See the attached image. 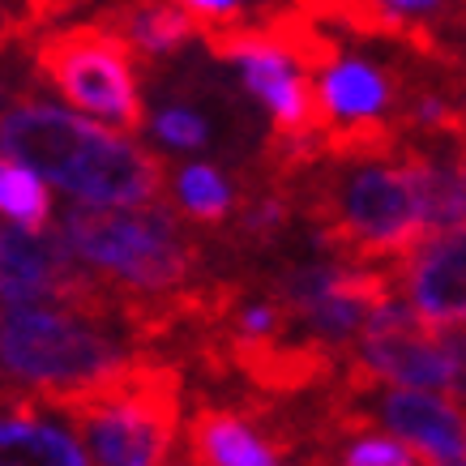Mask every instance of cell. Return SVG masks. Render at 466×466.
Returning <instances> with one entry per match:
<instances>
[{"instance_id":"obj_19","label":"cell","mask_w":466,"mask_h":466,"mask_svg":"<svg viewBox=\"0 0 466 466\" xmlns=\"http://www.w3.org/2000/svg\"><path fill=\"white\" fill-rule=\"evenodd\" d=\"M206 133L210 128H206L201 112H193V107H163L155 116V137L163 146H171V150H201Z\"/></svg>"},{"instance_id":"obj_13","label":"cell","mask_w":466,"mask_h":466,"mask_svg":"<svg viewBox=\"0 0 466 466\" xmlns=\"http://www.w3.org/2000/svg\"><path fill=\"white\" fill-rule=\"evenodd\" d=\"M0 466H90L69 428L39 415H0Z\"/></svg>"},{"instance_id":"obj_21","label":"cell","mask_w":466,"mask_h":466,"mask_svg":"<svg viewBox=\"0 0 466 466\" xmlns=\"http://www.w3.org/2000/svg\"><path fill=\"white\" fill-rule=\"evenodd\" d=\"M236 329H240L244 347H266V339L279 329V312L266 309V304H253V309H244L236 317Z\"/></svg>"},{"instance_id":"obj_14","label":"cell","mask_w":466,"mask_h":466,"mask_svg":"<svg viewBox=\"0 0 466 466\" xmlns=\"http://www.w3.org/2000/svg\"><path fill=\"white\" fill-rule=\"evenodd\" d=\"M188 441H193V453L201 466H279L274 450L236 415L206 410L193 420Z\"/></svg>"},{"instance_id":"obj_20","label":"cell","mask_w":466,"mask_h":466,"mask_svg":"<svg viewBox=\"0 0 466 466\" xmlns=\"http://www.w3.org/2000/svg\"><path fill=\"white\" fill-rule=\"evenodd\" d=\"M342 466H415V453L398 437H360L347 445Z\"/></svg>"},{"instance_id":"obj_9","label":"cell","mask_w":466,"mask_h":466,"mask_svg":"<svg viewBox=\"0 0 466 466\" xmlns=\"http://www.w3.org/2000/svg\"><path fill=\"white\" fill-rule=\"evenodd\" d=\"M218 52L236 65L244 90L274 116V125L283 133L299 137L317 125V95L291 43L274 35H223Z\"/></svg>"},{"instance_id":"obj_3","label":"cell","mask_w":466,"mask_h":466,"mask_svg":"<svg viewBox=\"0 0 466 466\" xmlns=\"http://www.w3.org/2000/svg\"><path fill=\"white\" fill-rule=\"evenodd\" d=\"M60 248L73 266L133 291H171L188 279V244L167 210H86L60 218Z\"/></svg>"},{"instance_id":"obj_12","label":"cell","mask_w":466,"mask_h":466,"mask_svg":"<svg viewBox=\"0 0 466 466\" xmlns=\"http://www.w3.org/2000/svg\"><path fill=\"white\" fill-rule=\"evenodd\" d=\"M317 103L342 128L347 146H372L377 142L372 125L381 120L385 103H390V82L368 60H329L321 69V82H317Z\"/></svg>"},{"instance_id":"obj_18","label":"cell","mask_w":466,"mask_h":466,"mask_svg":"<svg viewBox=\"0 0 466 466\" xmlns=\"http://www.w3.org/2000/svg\"><path fill=\"white\" fill-rule=\"evenodd\" d=\"M176 198L193 218L201 223H218L231 210V188H227L223 171H214L210 163H188L176 176Z\"/></svg>"},{"instance_id":"obj_4","label":"cell","mask_w":466,"mask_h":466,"mask_svg":"<svg viewBox=\"0 0 466 466\" xmlns=\"http://www.w3.org/2000/svg\"><path fill=\"white\" fill-rule=\"evenodd\" d=\"M95 466H158L176 437V381L163 368H137L65 402Z\"/></svg>"},{"instance_id":"obj_5","label":"cell","mask_w":466,"mask_h":466,"mask_svg":"<svg viewBox=\"0 0 466 466\" xmlns=\"http://www.w3.org/2000/svg\"><path fill=\"white\" fill-rule=\"evenodd\" d=\"M329 223L351 253L410 257L428 240L415 158H364L342 171L329 198Z\"/></svg>"},{"instance_id":"obj_7","label":"cell","mask_w":466,"mask_h":466,"mask_svg":"<svg viewBox=\"0 0 466 466\" xmlns=\"http://www.w3.org/2000/svg\"><path fill=\"white\" fill-rule=\"evenodd\" d=\"M69 304L95 312V283L73 266L60 240L0 223V309Z\"/></svg>"},{"instance_id":"obj_11","label":"cell","mask_w":466,"mask_h":466,"mask_svg":"<svg viewBox=\"0 0 466 466\" xmlns=\"http://www.w3.org/2000/svg\"><path fill=\"white\" fill-rule=\"evenodd\" d=\"M377 415L428 466H466V415L441 394L390 390L377 402Z\"/></svg>"},{"instance_id":"obj_8","label":"cell","mask_w":466,"mask_h":466,"mask_svg":"<svg viewBox=\"0 0 466 466\" xmlns=\"http://www.w3.org/2000/svg\"><path fill=\"white\" fill-rule=\"evenodd\" d=\"M283 296L312 334H321L329 342H342V339H351V334H364L372 312L381 309V304H390V287L372 269L299 266L287 274Z\"/></svg>"},{"instance_id":"obj_15","label":"cell","mask_w":466,"mask_h":466,"mask_svg":"<svg viewBox=\"0 0 466 466\" xmlns=\"http://www.w3.org/2000/svg\"><path fill=\"white\" fill-rule=\"evenodd\" d=\"M107 26L128 47H142L150 56H163V52H176V47H184L193 39L198 17H193V9H180V5H137V9H120Z\"/></svg>"},{"instance_id":"obj_2","label":"cell","mask_w":466,"mask_h":466,"mask_svg":"<svg viewBox=\"0 0 466 466\" xmlns=\"http://www.w3.org/2000/svg\"><path fill=\"white\" fill-rule=\"evenodd\" d=\"M125 368V342L90 309H0V377L9 385L69 402Z\"/></svg>"},{"instance_id":"obj_10","label":"cell","mask_w":466,"mask_h":466,"mask_svg":"<svg viewBox=\"0 0 466 466\" xmlns=\"http://www.w3.org/2000/svg\"><path fill=\"white\" fill-rule=\"evenodd\" d=\"M402 287L415 317L437 329L466 325V227L428 236L402 261Z\"/></svg>"},{"instance_id":"obj_16","label":"cell","mask_w":466,"mask_h":466,"mask_svg":"<svg viewBox=\"0 0 466 466\" xmlns=\"http://www.w3.org/2000/svg\"><path fill=\"white\" fill-rule=\"evenodd\" d=\"M420 171V193H424L428 236L466 227V155L462 158H428L410 155Z\"/></svg>"},{"instance_id":"obj_1","label":"cell","mask_w":466,"mask_h":466,"mask_svg":"<svg viewBox=\"0 0 466 466\" xmlns=\"http://www.w3.org/2000/svg\"><path fill=\"white\" fill-rule=\"evenodd\" d=\"M0 155L60 184L86 210H142L163 184L142 146L43 99H22L0 116Z\"/></svg>"},{"instance_id":"obj_22","label":"cell","mask_w":466,"mask_h":466,"mask_svg":"<svg viewBox=\"0 0 466 466\" xmlns=\"http://www.w3.org/2000/svg\"><path fill=\"white\" fill-rule=\"evenodd\" d=\"M14 26H17V14H14V9H5V5H0V39H5V35H9Z\"/></svg>"},{"instance_id":"obj_17","label":"cell","mask_w":466,"mask_h":466,"mask_svg":"<svg viewBox=\"0 0 466 466\" xmlns=\"http://www.w3.org/2000/svg\"><path fill=\"white\" fill-rule=\"evenodd\" d=\"M0 218L9 227L35 231V236H43V227L52 223L47 180H39L35 171L22 167V163L9 155H0Z\"/></svg>"},{"instance_id":"obj_6","label":"cell","mask_w":466,"mask_h":466,"mask_svg":"<svg viewBox=\"0 0 466 466\" xmlns=\"http://www.w3.org/2000/svg\"><path fill=\"white\" fill-rule=\"evenodd\" d=\"M35 65L47 82L69 99V107L86 120H103L116 128L142 125V99H137V73L128 43L107 22H86L47 35L35 52Z\"/></svg>"}]
</instances>
